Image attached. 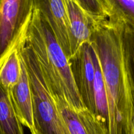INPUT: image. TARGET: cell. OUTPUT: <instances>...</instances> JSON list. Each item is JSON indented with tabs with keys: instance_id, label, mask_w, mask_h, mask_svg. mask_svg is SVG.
<instances>
[{
	"instance_id": "1",
	"label": "cell",
	"mask_w": 134,
	"mask_h": 134,
	"mask_svg": "<svg viewBox=\"0 0 134 134\" xmlns=\"http://www.w3.org/2000/svg\"><path fill=\"white\" fill-rule=\"evenodd\" d=\"M90 44L99 60L109 109V134H133L134 93L126 67L121 22L109 20L95 26Z\"/></svg>"
},
{
	"instance_id": "2",
	"label": "cell",
	"mask_w": 134,
	"mask_h": 134,
	"mask_svg": "<svg viewBox=\"0 0 134 134\" xmlns=\"http://www.w3.org/2000/svg\"><path fill=\"white\" fill-rule=\"evenodd\" d=\"M26 42L34 51L54 98L62 97L76 109L85 108L73 81L69 59L35 5Z\"/></svg>"
},
{
	"instance_id": "3",
	"label": "cell",
	"mask_w": 134,
	"mask_h": 134,
	"mask_svg": "<svg viewBox=\"0 0 134 134\" xmlns=\"http://www.w3.org/2000/svg\"><path fill=\"white\" fill-rule=\"evenodd\" d=\"M18 52L30 77L35 130L34 134H70L44 81L36 56L26 40L19 45Z\"/></svg>"
},
{
	"instance_id": "4",
	"label": "cell",
	"mask_w": 134,
	"mask_h": 134,
	"mask_svg": "<svg viewBox=\"0 0 134 134\" xmlns=\"http://www.w3.org/2000/svg\"><path fill=\"white\" fill-rule=\"evenodd\" d=\"M34 0H0V68L26 39Z\"/></svg>"
},
{
	"instance_id": "5",
	"label": "cell",
	"mask_w": 134,
	"mask_h": 134,
	"mask_svg": "<svg viewBox=\"0 0 134 134\" xmlns=\"http://www.w3.org/2000/svg\"><path fill=\"white\" fill-rule=\"evenodd\" d=\"M94 50L90 43L82 44L69 59L73 81L85 108L96 113L94 94L95 67Z\"/></svg>"
},
{
	"instance_id": "6",
	"label": "cell",
	"mask_w": 134,
	"mask_h": 134,
	"mask_svg": "<svg viewBox=\"0 0 134 134\" xmlns=\"http://www.w3.org/2000/svg\"><path fill=\"white\" fill-rule=\"evenodd\" d=\"M68 59L72 56L70 21L65 0H34Z\"/></svg>"
},
{
	"instance_id": "7",
	"label": "cell",
	"mask_w": 134,
	"mask_h": 134,
	"mask_svg": "<svg viewBox=\"0 0 134 134\" xmlns=\"http://www.w3.org/2000/svg\"><path fill=\"white\" fill-rule=\"evenodd\" d=\"M54 99L70 134H109L108 125L88 109L75 108L62 97Z\"/></svg>"
},
{
	"instance_id": "8",
	"label": "cell",
	"mask_w": 134,
	"mask_h": 134,
	"mask_svg": "<svg viewBox=\"0 0 134 134\" xmlns=\"http://www.w3.org/2000/svg\"><path fill=\"white\" fill-rule=\"evenodd\" d=\"M20 60V77L16 85L9 90V92L13 107L21 124L22 126L28 128L31 134H34L35 130L34 119L32 92L30 77L26 65L21 57Z\"/></svg>"
},
{
	"instance_id": "9",
	"label": "cell",
	"mask_w": 134,
	"mask_h": 134,
	"mask_svg": "<svg viewBox=\"0 0 134 134\" xmlns=\"http://www.w3.org/2000/svg\"><path fill=\"white\" fill-rule=\"evenodd\" d=\"M70 21L72 56L83 44L90 43L94 30V24L84 13L76 0H65Z\"/></svg>"
},
{
	"instance_id": "10",
	"label": "cell",
	"mask_w": 134,
	"mask_h": 134,
	"mask_svg": "<svg viewBox=\"0 0 134 134\" xmlns=\"http://www.w3.org/2000/svg\"><path fill=\"white\" fill-rule=\"evenodd\" d=\"M0 134H24L9 92L0 85Z\"/></svg>"
},
{
	"instance_id": "11",
	"label": "cell",
	"mask_w": 134,
	"mask_h": 134,
	"mask_svg": "<svg viewBox=\"0 0 134 134\" xmlns=\"http://www.w3.org/2000/svg\"><path fill=\"white\" fill-rule=\"evenodd\" d=\"M93 58H94V64L95 67L94 94H95L96 109V115L108 125L109 109L107 94H106L102 68L98 56L94 51Z\"/></svg>"
},
{
	"instance_id": "12",
	"label": "cell",
	"mask_w": 134,
	"mask_h": 134,
	"mask_svg": "<svg viewBox=\"0 0 134 134\" xmlns=\"http://www.w3.org/2000/svg\"><path fill=\"white\" fill-rule=\"evenodd\" d=\"M21 75V60L18 47L12 51L0 68V85L10 90L19 81Z\"/></svg>"
},
{
	"instance_id": "13",
	"label": "cell",
	"mask_w": 134,
	"mask_h": 134,
	"mask_svg": "<svg viewBox=\"0 0 134 134\" xmlns=\"http://www.w3.org/2000/svg\"><path fill=\"white\" fill-rule=\"evenodd\" d=\"M120 22L124 60L131 87L134 93V26Z\"/></svg>"
},
{
	"instance_id": "14",
	"label": "cell",
	"mask_w": 134,
	"mask_h": 134,
	"mask_svg": "<svg viewBox=\"0 0 134 134\" xmlns=\"http://www.w3.org/2000/svg\"><path fill=\"white\" fill-rule=\"evenodd\" d=\"M109 20L120 21L134 26V0H106Z\"/></svg>"
},
{
	"instance_id": "15",
	"label": "cell",
	"mask_w": 134,
	"mask_h": 134,
	"mask_svg": "<svg viewBox=\"0 0 134 134\" xmlns=\"http://www.w3.org/2000/svg\"><path fill=\"white\" fill-rule=\"evenodd\" d=\"M76 1L94 26L109 20L106 0H76Z\"/></svg>"
},
{
	"instance_id": "16",
	"label": "cell",
	"mask_w": 134,
	"mask_h": 134,
	"mask_svg": "<svg viewBox=\"0 0 134 134\" xmlns=\"http://www.w3.org/2000/svg\"><path fill=\"white\" fill-rule=\"evenodd\" d=\"M133 134H134V124H133Z\"/></svg>"
}]
</instances>
